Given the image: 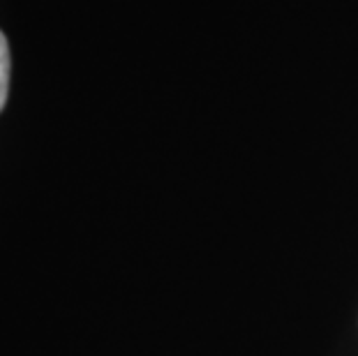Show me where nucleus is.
I'll return each mask as SVG.
<instances>
[{"instance_id":"f257e3e1","label":"nucleus","mask_w":358,"mask_h":356,"mask_svg":"<svg viewBox=\"0 0 358 356\" xmlns=\"http://www.w3.org/2000/svg\"><path fill=\"white\" fill-rule=\"evenodd\" d=\"M7 88H10V49L5 35L0 33V109L7 102Z\"/></svg>"}]
</instances>
